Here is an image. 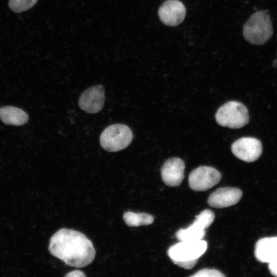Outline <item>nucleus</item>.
<instances>
[{
	"label": "nucleus",
	"mask_w": 277,
	"mask_h": 277,
	"mask_svg": "<svg viewBox=\"0 0 277 277\" xmlns=\"http://www.w3.org/2000/svg\"><path fill=\"white\" fill-rule=\"evenodd\" d=\"M49 251L68 266L84 267L94 259L95 250L91 241L83 233L62 228L50 238Z\"/></svg>",
	"instance_id": "f257e3e1"
},
{
	"label": "nucleus",
	"mask_w": 277,
	"mask_h": 277,
	"mask_svg": "<svg viewBox=\"0 0 277 277\" xmlns=\"http://www.w3.org/2000/svg\"><path fill=\"white\" fill-rule=\"evenodd\" d=\"M206 241H180L170 247L167 254L172 262L186 269L193 268L199 259L206 252Z\"/></svg>",
	"instance_id": "f03ea898"
},
{
	"label": "nucleus",
	"mask_w": 277,
	"mask_h": 277,
	"mask_svg": "<svg viewBox=\"0 0 277 277\" xmlns=\"http://www.w3.org/2000/svg\"><path fill=\"white\" fill-rule=\"evenodd\" d=\"M216 122L221 126L232 129L241 128L249 121L248 110L242 103L236 101L228 102L217 110Z\"/></svg>",
	"instance_id": "7ed1b4c3"
},
{
	"label": "nucleus",
	"mask_w": 277,
	"mask_h": 277,
	"mask_svg": "<svg viewBox=\"0 0 277 277\" xmlns=\"http://www.w3.org/2000/svg\"><path fill=\"white\" fill-rule=\"evenodd\" d=\"M133 138L132 132L126 125H110L102 132L100 142L101 147L109 152H117L127 147Z\"/></svg>",
	"instance_id": "20e7f679"
},
{
	"label": "nucleus",
	"mask_w": 277,
	"mask_h": 277,
	"mask_svg": "<svg viewBox=\"0 0 277 277\" xmlns=\"http://www.w3.org/2000/svg\"><path fill=\"white\" fill-rule=\"evenodd\" d=\"M214 213L209 209H205L195 216L193 222L186 228H181L175 233L180 241H197L203 240L206 234L205 229L213 223Z\"/></svg>",
	"instance_id": "39448f33"
},
{
	"label": "nucleus",
	"mask_w": 277,
	"mask_h": 277,
	"mask_svg": "<svg viewBox=\"0 0 277 277\" xmlns=\"http://www.w3.org/2000/svg\"><path fill=\"white\" fill-rule=\"evenodd\" d=\"M221 178V173L214 168L200 166L190 172L188 177L189 186L194 191H205L216 185Z\"/></svg>",
	"instance_id": "423d86ee"
},
{
	"label": "nucleus",
	"mask_w": 277,
	"mask_h": 277,
	"mask_svg": "<svg viewBox=\"0 0 277 277\" xmlns=\"http://www.w3.org/2000/svg\"><path fill=\"white\" fill-rule=\"evenodd\" d=\"M262 145L257 138L243 137L231 145V151L238 159L247 162L257 160L262 153Z\"/></svg>",
	"instance_id": "0eeeda50"
},
{
	"label": "nucleus",
	"mask_w": 277,
	"mask_h": 277,
	"mask_svg": "<svg viewBox=\"0 0 277 277\" xmlns=\"http://www.w3.org/2000/svg\"><path fill=\"white\" fill-rule=\"evenodd\" d=\"M105 100L104 87L97 85L89 87L82 93L78 100V106L87 113H96L103 109Z\"/></svg>",
	"instance_id": "6e6552de"
},
{
	"label": "nucleus",
	"mask_w": 277,
	"mask_h": 277,
	"mask_svg": "<svg viewBox=\"0 0 277 277\" xmlns=\"http://www.w3.org/2000/svg\"><path fill=\"white\" fill-rule=\"evenodd\" d=\"M158 15L165 25L176 26L183 21L186 15V8L179 0H167L159 7Z\"/></svg>",
	"instance_id": "1a4fd4ad"
},
{
	"label": "nucleus",
	"mask_w": 277,
	"mask_h": 277,
	"mask_svg": "<svg viewBox=\"0 0 277 277\" xmlns=\"http://www.w3.org/2000/svg\"><path fill=\"white\" fill-rule=\"evenodd\" d=\"M184 162L179 157H172L165 162L161 168V177L167 186L180 185L184 177Z\"/></svg>",
	"instance_id": "9d476101"
},
{
	"label": "nucleus",
	"mask_w": 277,
	"mask_h": 277,
	"mask_svg": "<svg viewBox=\"0 0 277 277\" xmlns=\"http://www.w3.org/2000/svg\"><path fill=\"white\" fill-rule=\"evenodd\" d=\"M242 194L239 188H219L209 195L207 203L209 206L216 208L228 207L238 203Z\"/></svg>",
	"instance_id": "9b49d317"
},
{
	"label": "nucleus",
	"mask_w": 277,
	"mask_h": 277,
	"mask_svg": "<svg viewBox=\"0 0 277 277\" xmlns=\"http://www.w3.org/2000/svg\"><path fill=\"white\" fill-rule=\"evenodd\" d=\"M243 35L248 42L259 45L263 43V15L256 12L252 15L243 27Z\"/></svg>",
	"instance_id": "f8f14e48"
},
{
	"label": "nucleus",
	"mask_w": 277,
	"mask_h": 277,
	"mask_svg": "<svg viewBox=\"0 0 277 277\" xmlns=\"http://www.w3.org/2000/svg\"><path fill=\"white\" fill-rule=\"evenodd\" d=\"M254 254L262 263H269L277 258V236L259 240L255 245Z\"/></svg>",
	"instance_id": "ddd939ff"
},
{
	"label": "nucleus",
	"mask_w": 277,
	"mask_h": 277,
	"mask_svg": "<svg viewBox=\"0 0 277 277\" xmlns=\"http://www.w3.org/2000/svg\"><path fill=\"white\" fill-rule=\"evenodd\" d=\"M28 115L22 109L13 106L0 108V119L6 124L20 126L26 123Z\"/></svg>",
	"instance_id": "4468645a"
},
{
	"label": "nucleus",
	"mask_w": 277,
	"mask_h": 277,
	"mask_svg": "<svg viewBox=\"0 0 277 277\" xmlns=\"http://www.w3.org/2000/svg\"><path fill=\"white\" fill-rule=\"evenodd\" d=\"M126 224L130 227L149 225L153 223V217L146 213H135L132 211H126L123 216Z\"/></svg>",
	"instance_id": "2eb2a0df"
},
{
	"label": "nucleus",
	"mask_w": 277,
	"mask_h": 277,
	"mask_svg": "<svg viewBox=\"0 0 277 277\" xmlns=\"http://www.w3.org/2000/svg\"><path fill=\"white\" fill-rule=\"evenodd\" d=\"M37 0H9L8 5L14 12H21L31 8Z\"/></svg>",
	"instance_id": "dca6fc26"
},
{
	"label": "nucleus",
	"mask_w": 277,
	"mask_h": 277,
	"mask_svg": "<svg viewBox=\"0 0 277 277\" xmlns=\"http://www.w3.org/2000/svg\"><path fill=\"white\" fill-rule=\"evenodd\" d=\"M225 275L223 274L221 271L218 270L214 269H203L200 270L194 274L192 275L191 276H216V277H223Z\"/></svg>",
	"instance_id": "f3484780"
},
{
	"label": "nucleus",
	"mask_w": 277,
	"mask_h": 277,
	"mask_svg": "<svg viewBox=\"0 0 277 277\" xmlns=\"http://www.w3.org/2000/svg\"><path fill=\"white\" fill-rule=\"evenodd\" d=\"M269 269L271 274L277 276V258L269 263Z\"/></svg>",
	"instance_id": "a211bd4d"
},
{
	"label": "nucleus",
	"mask_w": 277,
	"mask_h": 277,
	"mask_svg": "<svg viewBox=\"0 0 277 277\" xmlns=\"http://www.w3.org/2000/svg\"><path fill=\"white\" fill-rule=\"evenodd\" d=\"M66 277H74V276H86V275L81 271L78 270H74L68 273L65 275Z\"/></svg>",
	"instance_id": "6ab92c4d"
}]
</instances>
